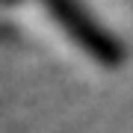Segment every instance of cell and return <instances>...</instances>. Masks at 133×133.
<instances>
[{
  "label": "cell",
  "mask_w": 133,
  "mask_h": 133,
  "mask_svg": "<svg viewBox=\"0 0 133 133\" xmlns=\"http://www.w3.org/2000/svg\"><path fill=\"white\" fill-rule=\"evenodd\" d=\"M48 15L62 27L71 42L80 48L89 59H95L104 68H118L127 59V48L118 36H112L101 24L83 0H42Z\"/></svg>",
  "instance_id": "obj_1"
},
{
  "label": "cell",
  "mask_w": 133,
  "mask_h": 133,
  "mask_svg": "<svg viewBox=\"0 0 133 133\" xmlns=\"http://www.w3.org/2000/svg\"><path fill=\"white\" fill-rule=\"evenodd\" d=\"M21 30L12 24V21H0V42H18Z\"/></svg>",
  "instance_id": "obj_2"
},
{
  "label": "cell",
  "mask_w": 133,
  "mask_h": 133,
  "mask_svg": "<svg viewBox=\"0 0 133 133\" xmlns=\"http://www.w3.org/2000/svg\"><path fill=\"white\" fill-rule=\"evenodd\" d=\"M21 0H0V6H18Z\"/></svg>",
  "instance_id": "obj_3"
}]
</instances>
